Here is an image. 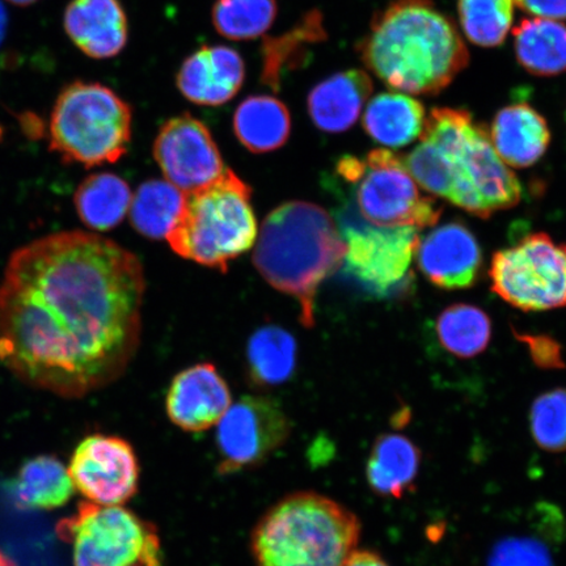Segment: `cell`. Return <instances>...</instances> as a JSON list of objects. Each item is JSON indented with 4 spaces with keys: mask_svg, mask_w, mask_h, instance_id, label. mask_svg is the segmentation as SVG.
<instances>
[{
    "mask_svg": "<svg viewBox=\"0 0 566 566\" xmlns=\"http://www.w3.org/2000/svg\"><path fill=\"white\" fill-rule=\"evenodd\" d=\"M0 566H7V564L3 562L2 557H0Z\"/></svg>",
    "mask_w": 566,
    "mask_h": 566,
    "instance_id": "obj_40",
    "label": "cell"
},
{
    "mask_svg": "<svg viewBox=\"0 0 566 566\" xmlns=\"http://www.w3.org/2000/svg\"><path fill=\"white\" fill-rule=\"evenodd\" d=\"M490 277L500 298L523 311L566 307V247L537 232L494 254Z\"/></svg>",
    "mask_w": 566,
    "mask_h": 566,
    "instance_id": "obj_11",
    "label": "cell"
},
{
    "mask_svg": "<svg viewBox=\"0 0 566 566\" xmlns=\"http://www.w3.org/2000/svg\"><path fill=\"white\" fill-rule=\"evenodd\" d=\"M420 450L400 434H385L375 442L366 475L371 490L385 497L401 499L415 484Z\"/></svg>",
    "mask_w": 566,
    "mask_h": 566,
    "instance_id": "obj_21",
    "label": "cell"
},
{
    "mask_svg": "<svg viewBox=\"0 0 566 566\" xmlns=\"http://www.w3.org/2000/svg\"><path fill=\"white\" fill-rule=\"evenodd\" d=\"M339 233L346 252L345 273L367 294H402L409 285L417 247V229L373 224L350 205L339 212Z\"/></svg>",
    "mask_w": 566,
    "mask_h": 566,
    "instance_id": "obj_10",
    "label": "cell"
},
{
    "mask_svg": "<svg viewBox=\"0 0 566 566\" xmlns=\"http://www.w3.org/2000/svg\"><path fill=\"white\" fill-rule=\"evenodd\" d=\"M69 472L75 490L102 506H122L138 490L139 464L129 443L94 434L77 444Z\"/></svg>",
    "mask_w": 566,
    "mask_h": 566,
    "instance_id": "obj_13",
    "label": "cell"
},
{
    "mask_svg": "<svg viewBox=\"0 0 566 566\" xmlns=\"http://www.w3.org/2000/svg\"><path fill=\"white\" fill-rule=\"evenodd\" d=\"M133 195L122 177L113 174L91 175L74 195L77 216L91 230L109 231L124 221Z\"/></svg>",
    "mask_w": 566,
    "mask_h": 566,
    "instance_id": "obj_26",
    "label": "cell"
},
{
    "mask_svg": "<svg viewBox=\"0 0 566 566\" xmlns=\"http://www.w3.org/2000/svg\"><path fill=\"white\" fill-rule=\"evenodd\" d=\"M7 25H9V17H7L4 6L0 2V45H2V42L4 41Z\"/></svg>",
    "mask_w": 566,
    "mask_h": 566,
    "instance_id": "obj_38",
    "label": "cell"
},
{
    "mask_svg": "<svg viewBox=\"0 0 566 566\" xmlns=\"http://www.w3.org/2000/svg\"><path fill=\"white\" fill-rule=\"evenodd\" d=\"M154 157L167 181L184 193L208 186L226 169L208 127L190 115L163 125L155 139Z\"/></svg>",
    "mask_w": 566,
    "mask_h": 566,
    "instance_id": "obj_14",
    "label": "cell"
},
{
    "mask_svg": "<svg viewBox=\"0 0 566 566\" xmlns=\"http://www.w3.org/2000/svg\"><path fill=\"white\" fill-rule=\"evenodd\" d=\"M242 56L228 46H205L184 61L177 75L181 94L198 105L219 106L243 86Z\"/></svg>",
    "mask_w": 566,
    "mask_h": 566,
    "instance_id": "obj_17",
    "label": "cell"
},
{
    "mask_svg": "<svg viewBox=\"0 0 566 566\" xmlns=\"http://www.w3.org/2000/svg\"><path fill=\"white\" fill-rule=\"evenodd\" d=\"M7 2H10L15 6L25 7L31 6L35 2H39V0H7Z\"/></svg>",
    "mask_w": 566,
    "mask_h": 566,
    "instance_id": "obj_39",
    "label": "cell"
},
{
    "mask_svg": "<svg viewBox=\"0 0 566 566\" xmlns=\"http://www.w3.org/2000/svg\"><path fill=\"white\" fill-rule=\"evenodd\" d=\"M357 516L316 493L289 495L253 531L258 566H345L359 539Z\"/></svg>",
    "mask_w": 566,
    "mask_h": 566,
    "instance_id": "obj_4",
    "label": "cell"
},
{
    "mask_svg": "<svg viewBox=\"0 0 566 566\" xmlns=\"http://www.w3.org/2000/svg\"><path fill=\"white\" fill-rule=\"evenodd\" d=\"M233 132L247 150L265 154L279 150L292 132L286 105L273 96H251L233 116Z\"/></svg>",
    "mask_w": 566,
    "mask_h": 566,
    "instance_id": "obj_22",
    "label": "cell"
},
{
    "mask_svg": "<svg viewBox=\"0 0 566 566\" xmlns=\"http://www.w3.org/2000/svg\"><path fill=\"white\" fill-rule=\"evenodd\" d=\"M345 566H388V564L374 552L353 551Z\"/></svg>",
    "mask_w": 566,
    "mask_h": 566,
    "instance_id": "obj_37",
    "label": "cell"
},
{
    "mask_svg": "<svg viewBox=\"0 0 566 566\" xmlns=\"http://www.w3.org/2000/svg\"><path fill=\"white\" fill-rule=\"evenodd\" d=\"M63 27L75 46L91 59H112L127 42V19L118 0H71Z\"/></svg>",
    "mask_w": 566,
    "mask_h": 566,
    "instance_id": "obj_18",
    "label": "cell"
},
{
    "mask_svg": "<svg viewBox=\"0 0 566 566\" xmlns=\"http://www.w3.org/2000/svg\"><path fill=\"white\" fill-rule=\"evenodd\" d=\"M295 366V338L277 325L260 328L248 342V379L254 387L272 388L285 384L293 377Z\"/></svg>",
    "mask_w": 566,
    "mask_h": 566,
    "instance_id": "obj_27",
    "label": "cell"
},
{
    "mask_svg": "<svg viewBox=\"0 0 566 566\" xmlns=\"http://www.w3.org/2000/svg\"><path fill=\"white\" fill-rule=\"evenodd\" d=\"M346 247L334 219L315 203L290 201L265 218L253 264L275 290L301 306V323L315 325V300L323 281L344 264Z\"/></svg>",
    "mask_w": 566,
    "mask_h": 566,
    "instance_id": "obj_3",
    "label": "cell"
},
{
    "mask_svg": "<svg viewBox=\"0 0 566 566\" xmlns=\"http://www.w3.org/2000/svg\"><path fill=\"white\" fill-rule=\"evenodd\" d=\"M186 193L167 180L142 184L129 209L133 228L146 238H167L180 217Z\"/></svg>",
    "mask_w": 566,
    "mask_h": 566,
    "instance_id": "obj_28",
    "label": "cell"
},
{
    "mask_svg": "<svg viewBox=\"0 0 566 566\" xmlns=\"http://www.w3.org/2000/svg\"><path fill=\"white\" fill-rule=\"evenodd\" d=\"M437 336L443 348L455 357H476L490 345L492 322L476 306L454 304L438 317Z\"/></svg>",
    "mask_w": 566,
    "mask_h": 566,
    "instance_id": "obj_29",
    "label": "cell"
},
{
    "mask_svg": "<svg viewBox=\"0 0 566 566\" xmlns=\"http://www.w3.org/2000/svg\"><path fill=\"white\" fill-rule=\"evenodd\" d=\"M321 13H308L303 23L294 31L282 35L280 39H272L266 42L264 53V81L268 86L277 88L281 80V71L286 66L290 56H295L298 49L304 44H313L316 40H324Z\"/></svg>",
    "mask_w": 566,
    "mask_h": 566,
    "instance_id": "obj_33",
    "label": "cell"
},
{
    "mask_svg": "<svg viewBox=\"0 0 566 566\" xmlns=\"http://www.w3.org/2000/svg\"><path fill=\"white\" fill-rule=\"evenodd\" d=\"M74 492L69 467L51 455L28 460L11 486L17 504L32 511H53L66 505Z\"/></svg>",
    "mask_w": 566,
    "mask_h": 566,
    "instance_id": "obj_23",
    "label": "cell"
},
{
    "mask_svg": "<svg viewBox=\"0 0 566 566\" xmlns=\"http://www.w3.org/2000/svg\"><path fill=\"white\" fill-rule=\"evenodd\" d=\"M421 139L436 145L449 159L452 190L449 201L480 218L518 205L522 187L494 151L484 125L463 109L436 108L424 122Z\"/></svg>",
    "mask_w": 566,
    "mask_h": 566,
    "instance_id": "obj_5",
    "label": "cell"
},
{
    "mask_svg": "<svg viewBox=\"0 0 566 566\" xmlns=\"http://www.w3.org/2000/svg\"><path fill=\"white\" fill-rule=\"evenodd\" d=\"M530 15L549 20H566V0H514Z\"/></svg>",
    "mask_w": 566,
    "mask_h": 566,
    "instance_id": "obj_36",
    "label": "cell"
},
{
    "mask_svg": "<svg viewBox=\"0 0 566 566\" xmlns=\"http://www.w3.org/2000/svg\"><path fill=\"white\" fill-rule=\"evenodd\" d=\"M337 174L353 184L357 211L373 224L429 228L442 214L440 205L417 188L405 161L385 148L370 151L365 159H339Z\"/></svg>",
    "mask_w": 566,
    "mask_h": 566,
    "instance_id": "obj_8",
    "label": "cell"
},
{
    "mask_svg": "<svg viewBox=\"0 0 566 566\" xmlns=\"http://www.w3.org/2000/svg\"><path fill=\"white\" fill-rule=\"evenodd\" d=\"M534 441L548 452L566 451V389L557 388L534 401L530 412Z\"/></svg>",
    "mask_w": 566,
    "mask_h": 566,
    "instance_id": "obj_32",
    "label": "cell"
},
{
    "mask_svg": "<svg viewBox=\"0 0 566 566\" xmlns=\"http://www.w3.org/2000/svg\"><path fill=\"white\" fill-rule=\"evenodd\" d=\"M463 32L473 44L494 48L512 30L514 0H458Z\"/></svg>",
    "mask_w": 566,
    "mask_h": 566,
    "instance_id": "obj_31",
    "label": "cell"
},
{
    "mask_svg": "<svg viewBox=\"0 0 566 566\" xmlns=\"http://www.w3.org/2000/svg\"><path fill=\"white\" fill-rule=\"evenodd\" d=\"M360 60L387 86L437 95L469 65L452 21L431 0H395L375 15L358 46Z\"/></svg>",
    "mask_w": 566,
    "mask_h": 566,
    "instance_id": "obj_2",
    "label": "cell"
},
{
    "mask_svg": "<svg viewBox=\"0 0 566 566\" xmlns=\"http://www.w3.org/2000/svg\"><path fill=\"white\" fill-rule=\"evenodd\" d=\"M290 431L292 423L277 401L264 396H244L218 422L221 471L233 472L263 462L285 443Z\"/></svg>",
    "mask_w": 566,
    "mask_h": 566,
    "instance_id": "obj_12",
    "label": "cell"
},
{
    "mask_svg": "<svg viewBox=\"0 0 566 566\" xmlns=\"http://www.w3.org/2000/svg\"><path fill=\"white\" fill-rule=\"evenodd\" d=\"M521 339L528 345L531 357L534 358L537 366L544 367V369H562L564 367L560 346L555 339L527 335H523Z\"/></svg>",
    "mask_w": 566,
    "mask_h": 566,
    "instance_id": "obj_35",
    "label": "cell"
},
{
    "mask_svg": "<svg viewBox=\"0 0 566 566\" xmlns=\"http://www.w3.org/2000/svg\"><path fill=\"white\" fill-rule=\"evenodd\" d=\"M74 566H161L157 528L123 506L83 504L60 525Z\"/></svg>",
    "mask_w": 566,
    "mask_h": 566,
    "instance_id": "obj_9",
    "label": "cell"
},
{
    "mask_svg": "<svg viewBox=\"0 0 566 566\" xmlns=\"http://www.w3.org/2000/svg\"><path fill=\"white\" fill-rule=\"evenodd\" d=\"M417 250L421 272L437 287L458 290L475 285L483 256L478 239L463 223H446L431 231Z\"/></svg>",
    "mask_w": 566,
    "mask_h": 566,
    "instance_id": "obj_16",
    "label": "cell"
},
{
    "mask_svg": "<svg viewBox=\"0 0 566 566\" xmlns=\"http://www.w3.org/2000/svg\"><path fill=\"white\" fill-rule=\"evenodd\" d=\"M132 109L101 83L62 90L49 124V146L69 163L91 168L124 157L132 139Z\"/></svg>",
    "mask_w": 566,
    "mask_h": 566,
    "instance_id": "obj_7",
    "label": "cell"
},
{
    "mask_svg": "<svg viewBox=\"0 0 566 566\" xmlns=\"http://www.w3.org/2000/svg\"><path fill=\"white\" fill-rule=\"evenodd\" d=\"M231 405L228 384L210 364L196 365L177 374L166 400L169 420L192 433L216 427Z\"/></svg>",
    "mask_w": 566,
    "mask_h": 566,
    "instance_id": "obj_15",
    "label": "cell"
},
{
    "mask_svg": "<svg viewBox=\"0 0 566 566\" xmlns=\"http://www.w3.org/2000/svg\"><path fill=\"white\" fill-rule=\"evenodd\" d=\"M424 108L416 98L401 94H380L367 105L364 127L381 146L405 147L423 132Z\"/></svg>",
    "mask_w": 566,
    "mask_h": 566,
    "instance_id": "obj_25",
    "label": "cell"
},
{
    "mask_svg": "<svg viewBox=\"0 0 566 566\" xmlns=\"http://www.w3.org/2000/svg\"><path fill=\"white\" fill-rule=\"evenodd\" d=\"M277 10V0H217L212 24L226 39L253 40L272 27Z\"/></svg>",
    "mask_w": 566,
    "mask_h": 566,
    "instance_id": "obj_30",
    "label": "cell"
},
{
    "mask_svg": "<svg viewBox=\"0 0 566 566\" xmlns=\"http://www.w3.org/2000/svg\"><path fill=\"white\" fill-rule=\"evenodd\" d=\"M491 142L506 166L528 168L543 158L551 144L546 118L530 104H512L495 115Z\"/></svg>",
    "mask_w": 566,
    "mask_h": 566,
    "instance_id": "obj_19",
    "label": "cell"
},
{
    "mask_svg": "<svg viewBox=\"0 0 566 566\" xmlns=\"http://www.w3.org/2000/svg\"><path fill=\"white\" fill-rule=\"evenodd\" d=\"M146 290L136 254L63 231L11 254L0 281V359L25 385L80 399L136 356Z\"/></svg>",
    "mask_w": 566,
    "mask_h": 566,
    "instance_id": "obj_1",
    "label": "cell"
},
{
    "mask_svg": "<svg viewBox=\"0 0 566 566\" xmlns=\"http://www.w3.org/2000/svg\"><path fill=\"white\" fill-rule=\"evenodd\" d=\"M252 189L226 168L217 180L186 193L167 240L179 256L228 271L231 260L250 251L258 239Z\"/></svg>",
    "mask_w": 566,
    "mask_h": 566,
    "instance_id": "obj_6",
    "label": "cell"
},
{
    "mask_svg": "<svg viewBox=\"0 0 566 566\" xmlns=\"http://www.w3.org/2000/svg\"><path fill=\"white\" fill-rule=\"evenodd\" d=\"M373 94V81L364 70L343 71L318 83L308 95L311 119L325 133H343L357 123Z\"/></svg>",
    "mask_w": 566,
    "mask_h": 566,
    "instance_id": "obj_20",
    "label": "cell"
},
{
    "mask_svg": "<svg viewBox=\"0 0 566 566\" xmlns=\"http://www.w3.org/2000/svg\"><path fill=\"white\" fill-rule=\"evenodd\" d=\"M491 566H552L543 544L530 539H509L495 547Z\"/></svg>",
    "mask_w": 566,
    "mask_h": 566,
    "instance_id": "obj_34",
    "label": "cell"
},
{
    "mask_svg": "<svg viewBox=\"0 0 566 566\" xmlns=\"http://www.w3.org/2000/svg\"><path fill=\"white\" fill-rule=\"evenodd\" d=\"M516 61L535 76H556L566 71V25L556 20L523 19L514 28Z\"/></svg>",
    "mask_w": 566,
    "mask_h": 566,
    "instance_id": "obj_24",
    "label": "cell"
}]
</instances>
